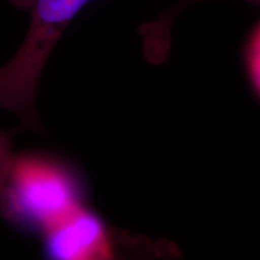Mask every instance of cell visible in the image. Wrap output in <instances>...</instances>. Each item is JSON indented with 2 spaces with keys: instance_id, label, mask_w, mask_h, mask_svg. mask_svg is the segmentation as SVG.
<instances>
[{
  "instance_id": "4",
  "label": "cell",
  "mask_w": 260,
  "mask_h": 260,
  "mask_svg": "<svg viewBox=\"0 0 260 260\" xmlns=\"http://www.w3.org/2000/svg\"><path fill=\"white\" fill-rule=\"evenodd\" d=\"M111 260H181L174 242L115 229V253Z\"/></svg>"
},
{
  "instance_id": "2",
  "label": "cell",
  "mask_w": 260,
  "mask_h": 260,
  "mask_svg": "<svg viewBox=\"0 0 260 260\" xmlns=\"http://www.w3.org/2000/svg\"><path fill=\"white\" fill-rule=\"evenodd\" d=\"M79 178L64 162L39 154L12 160L0 214L17 225L47 228L82 204Z\"/></svg>"
},
{
  "instance_id": "6",
  "label": "cell",
  "mask_w": 260,
  "mask_h": 260,
  "mask_svg": "<svg viewBox=\"0 0 260 260\" xmlns=\"http://www.w3.org/2000/svg\"><path fill=\"white\" fill-rule=\"evenodd\" d=\"M245 63L253 88L260 98V22L247 41Z\"/></svg>"
},
{
  "instance_id": "7",
  "label": "cell",
  "mask_w": 260,
  "mask_h": 260,
  "mask_svg": "<svg viewBox=\"0 0 260 260\" xmlns=\"http://www.w3.org/2000/svg\"><path fill=\"white\" fill-rule=\"evenodd\" d=\"M17 130H0V206L8 175L15 155L12 153V138Z\"/></svg>"
},
{
  "instance_id": "1",
  "label": "cell",
  "mask_w": 260,
  "mask_h": 260,
  "mask_svg": "<svg viewBox=\"0 0 260 260\" xmlns=\"http://www.w3.org/2000/svg\"><path fill=\"white\" fill-rule=\"evenodd\" d=\"M90 0H34L30 25L14 57L0 68V109L18 116L21 129L42 133L37 111L39 81L52 50Z\"/></svg>"
},
{
  "instance_id": "5",
  "label": "cell",
  "mask_w": 260,
  "mask_h": 260,
  "mask_svg": "<svg viewBox=\"0 0 260 260\" xmlns=\"http://www.w3.org/2000/svg\"><path fill=\"white\" fill-rule=\"evenodd\" d=\"M195 2H198V0H180L170 11L162 15L158 21L146 25L144 29V34L146 40L148 42V46H160L162 40H167V38L169 37V28H170L175 17L180 14L182 10H184L187 6L191 5ZM242 2L247 3V4L260 6V0H242Z\"/></svg>"
},
{
  "instance_id": "3",
  "label": "cell",
  "mask_w": 260,
  "mask_h": 260,
  "mask_svg": "<svg viewBox=\"0 0 260 260\" xmlns=\"http://www.w3.org/2000/svg\"><path fill=\"white\" fill-rule=\"evenodd\" d=\"M45 251L50 260H111L115 229L81 205L45 230Z\"/></svg>"
}]
</instances>
